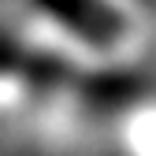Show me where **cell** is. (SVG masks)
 Segmentation results:
<instances>
[{
    "mask_svg": "<svg viewBox=\"0 0 156 156\" xmlns=\"http://www.w3.org/2000/svg\"><path fill=\"white\" fill-rule=\"evenodd\" d=\"M45 15H52L60 26L74 30L93 45H112L119 34V19H115L101 0H34Z\"/></svg>",
    "mask_w": 156,
    "mask_h": 156,
    "instance_id": "obj_1",
    "label": "cell"
}]
</instances>
